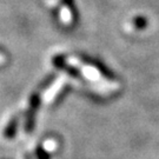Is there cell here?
<instances>
[{
    "instance_id": "7a4b0ae2",
    "label": "cell",
    "mask_w": 159,
    "mask_h": 159,
    "mask_svg": "<svg viewBox=\"0 0 159 159\" xmlns=\"http://www.w3.org/2000/svg\"><path fill=\"white\" fill-rule=\"evenodd\" d=\"M45 148L47 150V151L54 150V148H56V144H54V142H52V140H47V142H45Z\"/></svg>"
},
{
    "instance_id": "6da1fadb",
    "label": "cell",
    "mask_w": 159,
    "mask_h": 159,
    "mask_svg": "<svg viewBox=\"0 0 159 159\" xmlns=\"http://www.w3.org/2000/svg\"><path fill=\"white\" fill-rule=\"evenodd\" d=\"M134 25H136L137 27H139V29H142V27H145L146 26V19L145 18H137L136 20H134Z\"/></svg>"
},
{
    "instance_id": "277c9868",
    "label": "cell",
    "mask_w": 159,
    "mask_h": 159,
    "mask_svg": "<svg viewBox=\"0 0 159 159\" xmlns=\"http://www.w3.org/2000/svg\"><path fill=\"white\" fill-rule=\"evenodd\" d=\"M4 61V57H0V63H2Z\"/></svg>"
},
{
    "instance_id": "3957f363",
    "label": "cell",
    "mask_w": 159,
    "mask_h": 159,
    "mask_svg": "<svg viewBox=\"0 0 159 159\" xmlns=\"http://www.w3.org/2000/svg\"><path fill=\"white\" fill-rule=\"evenodd\" d=\"M14 127H16V123L13 121V123H11L10 127L6 130V136H7V137L13 136V133H14Z\"/></svg>"
}]
</instances>
